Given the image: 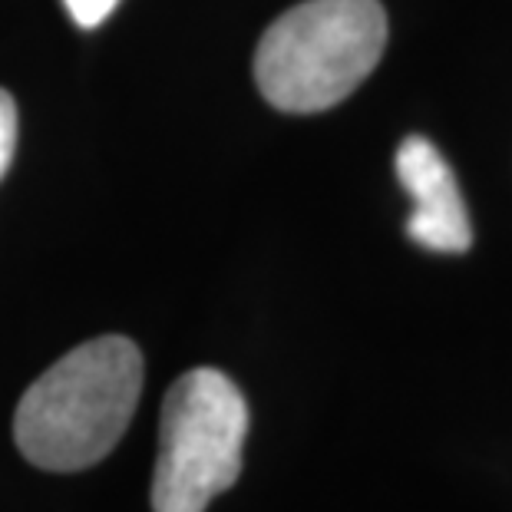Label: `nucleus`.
I'll return each instance as SVG.
<instances>
[{"label":"nucleus","mask_w":512,"mask_h":512,"mask_svg":"<svg viewBox=\"0 0 512 512\" xmlns=\"http://www.w3.org/2000/svg\"><path fill=\"white\" fill-rule=\"evenodd\" d=\"M248 403L232 377L195 367L162 403L152 512H205L242 476Z\"/></svg>","instance_id":"7ed1b4c3"},{"label":"nucleus","mask_w":512,"mask_h":512,"mask_svg":"<svg viewBox=\"0 0 512 512\" xmlns=\"http://www.w3.org/2000/svg\"><path fill=\"white\" fill-rule=\"evenodd\" d=\"M63 4H67L70 17L76 20V24L90 30V27H100L103 20L113 14L119 0H63Z\"/></svg>","instance_id":"423d86ee"},{"label":"nucleus","mask_w":512,"mask_h":512,"mask_svg":"<svg viewBox=\"0 0 512 512\" xmlns=\"http://www.w3.org/2000/svg\"><path fill=\"white\" fill-rule=\"evenodd\" d=\"M394 166L413 202L407 219V235L413 242L440 255L470 252L473 222L443 152L427 136H407L397 149Z\"/></svg>","instance_id":"20e7f679"},{"label":"nucleus","mask_w":512,"mask_h":512,"mask_svg":"<svg viewBox=\"0 0 512 512\" xmlns=\"http://www.w3.org/2000/svg\"><path fill=\"white\" fill-rule=\"evenodd\" d=\"M17 149V103L7 90H0V179L7 176Z\"/></svg>","instance_id":"39448f33"},{"label":"nucleus","mask_w":512,"mask_h":512,"mask_svg":"<svg viewBox=\"0 0 512 512\" xmlns=\"http://www.w3.org/2000/svg\"><path fill=\"white\" fill-rule=\"evenodd\" d=\"M139 394V347L119 334L93 337L27 387L14 413V440L40 470H86L123 440Z\"/></svg>","instance_id":"f257e3e1"},{"label":"nucleus","mask_w":512,"mask_h":512,"mask_svg":"<svg viewBox=\"0 0 512 512\" xmlns=\"http://www.w3.org/2000/svg\"><path fill=\"white\" fill-rule=\"evenodd\" d=\"M384 47L380 0H304L258 40L255 83L281 113H321L374 73Z\"/></svg>","instance_id":"f03ea898"}]
</instances>
